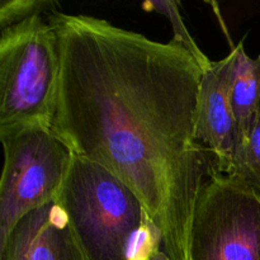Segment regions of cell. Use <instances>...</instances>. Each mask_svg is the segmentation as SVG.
I'll use <instances>...</instances> for the list:
<instances>
[{
  "instance_id": "1",
  "label": "cell",
  "mask_w": 260,
  "mask_h": 260,
  "mask_svg": "<svg viewBox=\"0 0 260 260\" xmlns=\"http://www.w3.org/2000/svg\"><path fill=\"white\" fill-rule=\"evenodd\" d=\"M60 52L51 129L121 179L160 230L169 260H187L196 201L216 170L196 139L203 69L179 43L58 9L46 15Z\"/></svg>"
},
{
  "instance_id": "2",
  "label": "cell",
  "mask_w": 260,
  "mask_h": 260,
  "mask_svg": "<svg viewBox=\"0 0 260 260\" xmlns=\"http://www.w3.org/2000/svg\"><path fill=\"white\" fill-rule=\"evenodd\" d=\"M57 202L85 260H169L139 196L96 162L73 155Z\"/></svg>"
},
{
  "instance_id": "3",
  "label": "cell",
  "mask_w": 260,
  "mask_h": 260,
  "mask_svg": "<svg viewBox=\"0 0 260 260\" xmlns=\"http://www.w3.org/2000/svg\"><path fill=\"white\" fill-rule=\"evenodd\" d=\"M60 68L57 35L47 18L33 15L2 29L0 128L51 127Z\"/></svg>"
},
{
  "instance_id": "4",
  "label": "cell",
  "mask_w": 260,
  "mask_h": 260,
  "mask_svg": "<svg viewBox=\"0 0 260 260\" xmlns=\"http://www.w3.org/2000/svg\"><path fill=\"white\" fill-rule=\"evenodd\" d=\"M4 168L0 182V245L32 211L58 200L73 151L51 127L0 128Z\"/></svg>"
},
{
  "instance_id": "5",
  "label": "cell",
  "mask_w": 260,
  "mask_h": 260,
  "mask_svg": "<svg viewBox=\"0 0 260 260\" xmlns=\"http://www.w3.org/2000/svg\"><path fill=\"white\" fill-rule=\"evenodd\" d=\"M187 260H260V190L213 174L196 201Z\"/></svg>"
},
{
  "instance_id": "6",
  "label": "cell",
  "mask_w": 260,
  "mask_h": 260,
  "mask_svg": "<svg viewBox=\"0 0 260 260\" xmlns=\"http://www.w3.org/2000/svg\"><path fill=\"white\" fill-rule=\"evenodd\" d=\"M236 46L226 57L212 61L203 73L196 109V139L215 159L216 170L231 174L239 144L238 127L230 103Z\"/></svg>"
},
{
  "instance_id": "7",
  "label": "cell",
  "mask_w": 260,
  "mask_h": 260,
  "mask_svg": "<svg viewBox=\"0 0 260 260\" xmlns=\"http://www.w3.org/2000/svg\"><path fill=\"white\" fill-rule=\"evenodd\" d=\"M0 260H85L58 202L25 215L3 245Z\"/></svg>"
},
{
  "instance_id": "8",
  "label": "cell",
  "mask_w": 260,
  "mask_h": 260,
  "mask_svg": "<svg viewBox=\"0 0 260 260\" xmlns=\"http://www.w3.org/2000/svg\"><path fill=\"white\" fill-rule=\"evenodd\" d=\"M236 50L230 103L238 127V146H240L260 123V53L255 58L250 57L245 52L243 41Z\"/></svg>"
},
{
  "instance_id": "9",
  "label": "cell",
  "mask_w": 260,
  "mask_h": 260,
  "mask_svg": "<svg viewBox=\"0 0 260 260\" xmlns=\"http://www.w3.org/2000/svg\"><path fill=\"white\" fill-rule=\"evenodd\" d=\"M146 12H156L159 14L165 15L169 19L170 24H172L173 32H174V37L173 41L179 43L182 47H184L188 52L190 53L193 58L200 63L203 71L207 70L211 66L212 61L205 55L202 50L198 47L196 43L194 38L189 35L188 28L185 25L184 20H183L182 15L179 12V3L178 2H170V0H152V2H146L142 4Z\"/></svg>"
},
{
  "instance_id": "10",
  "label": "cell",
  "mask_w": 260,
  "mask_h": 260,
  "mask_svg": "<svg viewBox=\"0 0 260 260\" xmlns=\"http://www.w3.org/2000/svg\"><path fill=\"white\" fill-rule=\"evenodd\" d=\"M231 174L260 190V123L251 136L236 149Z\"/></svg>"
},
{
  "instance_id": "11",
  "label": "cell",
  "mask_w": 260,
  "mask_h": 260,
  "mask_svg": "<svg viewBox=\"0 0 260 260\" xmlns=\"http://www.w3.org/2000/svg\"><path fill=\"white\" fill-rule=\"evenodd\" d=\"M57 9V3L47 0H3L0 4V28L28 19L33 15H42Z\"/></svg>"
}]
</instances>
